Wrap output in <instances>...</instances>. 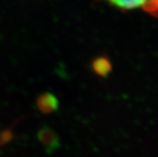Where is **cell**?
I'll use <instances>...</instances> for the list:
<instances>
[{
  "instance_id": "5",
  "label": "cell",
  "mask_w": 158,
  "mask_h": 157,
  "mask_svg": "<svg viewBox=\"0 0 158 157\" xmlns=\"http://www.w3.org/2000/svg\"><path fill=\"white\" fill-rule=\"evenodd\" d=\"M13 138V134L11 130H4L0 133V145H6Z\"/></svg>"
},
{
  "instance_id": "2",
  "label": "cell",
  "mask_w": 158,
  "mask_h": 157,
  "mask_svg": "<svg viewBox=\"0 0 158 157\" xmlns=\"http://www.w3.org/2000/svg\"><path fill=\"white\" fill-rule=\"evenodd\" d=\"M37 138L44 146L47 152H52L60 146V141L57 134L48 127H43L37 133Z\"/></svg>"
},
{
  "instance_id": "3",
  "label": "cell",
  "mask_w": 158,
  "mask_h": 157,
  "mask_svg": "<svg viewBox=\"0 0 158 157\" xmlns=\"http://www.w3.org/2000/svg\"><path fill=\"white\" fill-rule=\"evenodd\" d=\"M38 110L43 114H50L58 109L59 102L56 97L50 93H43L36 99Z\"/></svg>"
},
{
  "instance_id": "1",
  "label": "cell",
  "mask_w": 158,
  "mask_h": 157,
  "mask_svg": "<svg viewBox=\"0 0 158 157\" xmlns=\"http://www.w3.org/2000/svg\"><path fill=\"white\" fill-rule=\"evenodd\" d=\"M122 10L140 9L154 17H158V0H107Z\"/></svg>"
},
{
  "instance_id": "4",
  "label": "cell",
  "mask_w": 158,
  "mask_h": 157,
  "mask_svg": "<svg viewBox=\"0 0 158 157\" xmlns=\"http://www.w3.org/2000/svg\"><path fill=\"white\" fill-rule=\"evenodd\" d=\"M110 68H111V65H110L109 62L106 61L105 59H98V61H96L94 63V69L99 75L108 73Z\"/></svg>"
}]
</instances>
